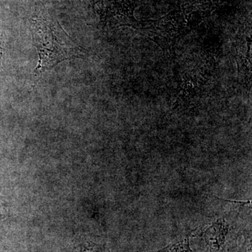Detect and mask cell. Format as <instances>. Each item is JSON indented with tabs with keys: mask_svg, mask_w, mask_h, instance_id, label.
Segmentation results:
<instances>
[{
	"mask_svg": "<svg viewBox=\"0 0 252 252\" xmlns=\"http://www.w3.org/2000/svg\"><path fill=\"white\" fill-rule=\"evenodd\" d=\"M31 21L33 41L39 54L35 72L41 73L65 60L80 57L81 46L74 44L57 21L41 16Z\"/></svg>",
	"mask_w": 252,
	"mask_h": 252,
	"instance_id": "obj_1",
	"label": "cell"
},
{
	"mask_svg": "<svg viewBox=\"0 0 252 252\" xmlns=\"http://www.w3.org/2000/svg\"><path fill=\"white\" fill-rule=\"evenodd\" d=\"M96 5L105 18L126 21L133 19L132 0H97Z\"/></svg>",
	"mask_w": 252,
	"mask_h": 252,
	"instance_id": "obj_2",
	"label": "cell"
},
{
	"mask_svg": "<svg viewBox=\"0 0 252 252\" xmlns=\"http://www.w3.org/2000/svg\"><path fill=\"white\" fill-rule=\"evenodd\" d=\"M228 233V225L223 220H219L212 223L205 232V238L210 246L220 248L223 243L225 235Z\"/></svg>",
	"mask_w": 252,
	"mask_h": 252,
	"instance_id": "obj_3",
	"label": "cell"
},
{
	"mask_svg": "<svg viewBox=\"0 0 252 252\" xmlns=\"http://www.w3.org/2000/svg\"><path fill=\"white\" fill-rule=\"evenodd\" d=\"M158 252H193L189 246V236L182 239L177 243L169 245Z\"/></svg>",
	"mask_w": 252,
	"mask_h": 252,
	"instance_id": "obj_4",
	"label": "cell"
}]
</instances>
